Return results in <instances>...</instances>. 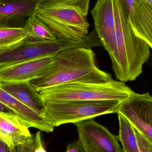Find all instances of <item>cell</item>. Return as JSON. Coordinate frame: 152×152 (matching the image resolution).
Instances as JSON below:
<instances>
[{
  "instance_id": "obj_3",
  "label": "cell",
  "mask_w": 152,
  "mask_h": 152,
  "mask_svg": "<svg viewBox=\"0 0 152 152\" xmlns=\"http://www.w3.org/2000/svg\"><path fill=\"white\" fill-rule=\"evenodd\" d=\"M90 0H42L35 15L54 34L57 39L81 42L88 32L87 20Z\"/></svg>"
},
{
  "instance_id": "obj_5",
  "label": "cell",
  "mask_w": 152,
  "mask_h": 152,
  "mask_svg": "<svg viewBox=\"0 0 152 152\" xmlns=\"http://www.w3.org/2000/svg\"><path fill=\"white\" fill-rule=\"evenodd\" d=\"M122 102L115 100L45 102L43 117L54 126L91 119L97 116L118 113Z\"/></svg>"
},
{
  "instance_id": "obj_24",
  "label": "cell",
  "mask_w": 152,
  "mask_h": 152,
  "mask_svg": "<svg viewBox=\"0 0 152 152\" xmlns=\"http://www.w3.org/2000/svg\"><path fill=\"white\" fill-rule=\"evenodd\" d=\"M0 112L6 113H16L11 110L9 107L0 101Z\"/></svg>"
},
{
  "instance_id": "obj_10",
  "label": "cell",
  "mask_w": 152,
  "mask_h": 152,
  "mask_svg": "<svg viewBox=\"0 0 152 152\" xmlns=\"http://www.w3.org/2000/svg\"><path fill=\"white\" fill-rule=\"evenodd\" d=\"M0 101L12 110L28 127L34 128L46 133L53 132L55 127L49 121L19 102L1 86Z\"/></svg>"
},
{
  "instance_id": "obj_15",
  "label": "cell",
  "mask_w": 152,
  "mask_h": 152,
  "mask_svg": "<svg viewBox=\"0 0 152 152\" xmlns=\"http://www.w3.org/2000/svg\"><path fill=\"white\" fill-rule=\"evenodd\" d=\"M24 26L29 33L28 39L31 41L46 42L57 39L50 28L34 14L27 19Z\"/></svg>"
},
{
  "instance_id": "obj_20",
  "label": "cell",
  "mask_w": 152,
  "mask_h": 152,
  "mask_svg": "<svg viewBox=\"0 0 152 152\" xmlns=\"http://www.w3.org/2000/svg\"><path fill=\"white\" fill-rule=\"evenodd\" d=\"M125 15L129 24L134 19L135 0H120Z\"/></svg>"
},
{
  "instance_id": "obj_1",
  "label": "cell",
  "mask_w": 152,
  "mask_h": 152,
  "mask_svg": "<svg viewBox=\"0 0 152 152\" xmlns=\"http://www.w3.org/2000/svg\"><path fill=\"white\" fill-rule=\"evenodd\" d=\"M113 80L110 74L99 69L92 49L74 47L56 53L44 76L30 81L37 92L75 81L104 83Z\"/></svg>"
},
{
  "instance_id": "obj_18",
  "label": "cell",
  "mask_w": 152,
  "mask_h": 152,
  "mask_svg": "<svg viewBox=\"0 0 152 152\" xmlns=\"http://www.w3.org/2000/svg\"><path fill=\"white\" fill-rule=\"evenodd\" d=\"M129 102L138 116L152 126V96L150 93H135Z\"/></svg>"
},
{
  "instance_id": "obj_19",
  "label": "cell",
  "mask_w": 152,
  "mask_h": 152,
  "mask_svg": "<svg viewBox=\"0 0 152 152\" xmlns=\"http://www.w3.org/2000/svg\"><path fill=\"white\" fill-rule=\"evenodd\" d=\"M140 152H152V144L134 126Z\"/></svg>"
},
{
  "instance_id": "obj_13",
  "label": "cell",
  "mask_w": 152,
  "mask_h": 152,
  "mask_svg": "<svg viewBox=\"0 0 152 152\" xmlns=\"http://www.w3.org/2000/svg\"><path fill=\"white\" fill-rule=\"evenodd\" d=\"M42 0H0V15L10 23L21 21L34 13L37 5Z\"/></svg>"
},
{
  "instance_id": "obj_8",
  "label": "cell",
  "mask_w": 152,
  "mask_h": 152,
  "mask_svg": "<svg viewBox=\"0 0 152 152\" xmlns=\"http://www.w3.org/2000/svg\"><path fill=\"white\" fill-rule=\"evenodd\" d=\"M56 54L12 65L0 66V81H30L42 77L52 65Z\"/></svg>"
},
{
  "instance_id": "obj_9",
  "label": "cell",
  "mask_w": 152,
  "mask_h": 152,
  "mask_svg": "<svg viewBox=\"0 0 152 152\" xmlns=\"http://www.w3.org/2000/svg\"><path fill=\"white\" fill-rule=\"evenodd\" d=\"M28 128L17 114L0 112V140L11 150L32 139L33 135Z\"/></svg>"
},
{
  "instance_id": "obj_6",
  "label": "cell",
  "mask_w": 152,
  "mask_h": 152,
  "mask_svg": "<svg viewBox=\"0 0 152 152\" xmlns=\"http://www.w3.org/2000/svg\"><path fill=\"white\" fill-rule=\"evenodd\" d=\"M70 47L69 42L58 39L36 42L27 38L17 44L0 50V66L12 65L56 54Z\"/></svg>"
},
{
  "instance_id": "obj_16",
  "label": "cell",
  "mask_w": 152,
  "mask_h": 152,
  "mask_svg": "<svg viewBox=\"0 0 152 152\" xmlns=\"http://www.w3.org/2000/svg\"><path fill=\"white\" fill-rule=\"evenodd\" d=\"M118 113H121L127 118L132 125L138 129L152 144V126L146 123L138 116L129 101L121 103Z\"/></svg>"
},
{
  "instance_id": "obj_21",
  "label": "cell",
  "mask_w": 152,
  "mask_h": 152,
  "mask_svg": "<svg viewBox=\"0 0 152 152\" xmlns=\"http://www.w3.org/2000/svg\"><path fill=\"white\" fill-rule=\"evenodd\" d=\"M34 137L33 136L32 139L23 145H20L11 150V152H33L34 147Z\"/></svg>"
},
{
  "instance_id": "obj_12",
  "label": "cell",
  "mask_w": 152,
  "mask_h": 152,
  "mask_svg": "<svg viewBox=\"0 0 152 152\" xmlns=\"http://www.w3.org/2000/svg\"><path fill=\"white\" fill-rule=\"evenodd\" d=\"M129 24L135 34L152 49V6L135 0L134 19Z\"/></svg>"
},
{
  "instance_id": "obj_2",
  "label": "cell",
  "mask_w": 152,
  "mask_h": 152,
  "mask_svg": "<svg viewBox=\"0 0 152 152\" xmlns=\"http://www.w3.org/2000/svg\"><path fill=\"white\" fill-rule=\"evenodd\" d=\"M114 2L116 25L109 54L116 78L124 82L133 81L142 73L151 55L150 47L133 32L120 1Z\"/></svg>"
},
{
  "instance_id": "obj_14",
  "label": "cell",
  "mask_w": 152,
  "mask_h": 152,
  "mask_svg": "<svg viewBox=\"0 0 152 152\" xmlns=\"http://www.w3.org/2000/svg\"><path fill=\"white\" fill-rule=\"evenodd\" d=\"M119 121V141L122 146L123 152H140L134 129L125 116L118 113Z\"/></svg>"
},
{
  "instance_id": "obj_11",
  "label": "cell",
  "mask_w": 152,
  "mask_h": 152,
  "mask_svg": "<svg viewBox=\"0 0 152 152\" xmlns=\"http://www.w3.org/2000/svg\"><path fill=\"white\" fill-rule=\"evenodd\" d=\"M0 86L19 102L43 117L45 109V101L39 92L32 86L30 81H0Z\"/></svg>"
},
{
  "instance_id": "obj_22",
  "label": "cell",
  "mask_w": 152,
  "mask_h": 152,
  "mask_svg": "<svg viewBox=\"0 0 152 152\" xmlns=\"http://www.w3.org/2000/svg\"><path fill=\"white\" fill-rule=\"evenodd\" d=\"M34 147L33 152H47L43 143L42 134L38 131L34 136Z\"/></svg>"
},
{
  "instance_id": "obj_27",
  "label": "cell",
  "mask_w": 152,
  "mask_h": 152,
  "mask_svg": "<svg viewBox=\"0 0 152 152\" xmlns=\"http://www.w3.org/2000/svg\"><path fill=\"white\" fill-rule=\"evenodd\" d=\"M143 1L146 2V3L152 6V0H143Z\"/></svg>"
},
{
  "instance_id": "obj_23",
  "label": "cell",
  "mask_w": 152,
  "mask_h": 152,
  "mask_svg": "<svg viewBox=\"0 0 152 152\" xmlns=\"http://www.w3.org/2000/svg\"><path fill=\"white\" fill-rule=\"evenodd\" d=\"M66 152H85L83 147L78 140L69 143Z\"/></svg>"
},
{
  "instance_id": "obj_4",
  "label": "cell",
  "mask_w": 152,
  "mask_h": 152,
  "mask_svg": "<svg viewBox=\"0 0 152 152\" xmlns=\"http://www.w3.org/2000/svg\"><path fill=\"white\" fill-rule=\"evenodd\" d=\"M45 102L71 100L129 101L135 92L125 82L112 80L104 83L75 81L49 88L39 92Z\"/></svg>"
},
{
  "instance_id": "obj_7",
  "label": "cell",
  "mask_w": 152,
  "mask_h": 152,
  "mask_svg": "<svg viewBox=\"0 0 152 152\" xmlns=\"http://www.w3.org/2000/svg\"><path fill=\"white\" fill-rule=\"evenodd\" d=\"M85 152H122L118 136L91 119L75 123Z\"/></svg>"
},
{
  "instance_id": "obj_17",
  "label": "cell",
  "mask_w": 152,
  "mask_h": 152,
  "mask_svg": "<svg viewBox=\"0 0 152 152\" xmlns=\"http://www.w3.org/2000/svg\"><path fill=\"white\" fill-rule=\"evenodd\" d=\"M28 37L29 33L25 26L0 27V50L23 42Z\"/></svg>"
},
{
  "instance_id": "obj_25",
  "label": "cell",
  "mask_w": 152,
  "mask_h": 152,
  "mask_svg": "<svg viewBox=\"0 0 152 152\" xmlns=\"http://www.w3.org/2000/svg\"><path fill=\"white\" fill-rule=\"evenodd\" d=\"M0 152H11V150L8 145L1 140H0Z\"/></svg>"
},
{
  "instance_id": "obj_26",
  "label": "cell",
  "mask_w": 152,
  "mask_h": 152,
  "mask_svg": "<svg viewBox=\"0 0 152 152\" xmlns=\"http://www.w3.org/2000/svg\"><path fill=\"white\" fill-rule=\"evenodd\" d=\"M10 23L7 19L0 15V27L10 26Z\"/></svg>"
}]
</instances>
